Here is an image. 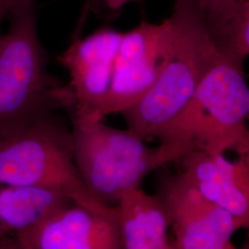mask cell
Listing matches in <instances>:
<instances>
[{"label": "cell", "mask_w": 249, "mask_h": 249, "mask_svg": "<svg viewBox=\"0 0 249 249\" xmlns=\"http://www.w3.org/2000/svg\"><path fill=\"white\" fill-rule=\"evenodd\" d=\"M123 249H172L168 217L158 194L140 187L124 192L116 205Z\"/></svg>", "instance_id": "cell-11"}, {"label": "cell", "mask_w": 249, "mask_h": 249, "mask_svg": "<svg viewBox=\"0 0 249 249\" xmlns=\"http://www.w3.org/2000/svg\"><path fill=\"white\" fill-rule=\"evenodd\" d=\"M17 249H121L117 223L73 202L15 233Z\"/></svg>", "instance_id": "cell-9"}, {"label": "cell", "mask_w": 249, "mask_h": 249, "mask_svg": "<svg viewBox=\"0 0 249 249\" xmlns=\"http://www.w3.org/2000/svg\"><path fill=\"white\" fill-rule=\"evenodd\" d=\"M33 0H0V39L2 36L1 25L6 18H9L21 6Z\"/></svg>", "instance_id": "cell-14"}, {"label": "cell", "mask_w": 249, "mask_h": 249, "mask_svg": "<svg viewBox=\"0 0 249 249\" xmlns=\"http://www.w3.org/2000/svg\"><path fill=\"white\" fill-rule=\"evenodd\" d=\"M230 160L224 154L189 151L178 162L181 172L207 198L249 230V150Z\"/></svg>", "instance_id": "cell-10"}, {"label": "cell", "mask_w": 249, "mask_h": 249, "mask_svg": "<svg viewBox=\"0 0 249 249\" xmlns=\"http://www.w3.org/2000/svg\"><path fill=\"white\" fill-rule=\"evenodd\" d=\"M175 31L171 18L142 21L124 33L116 55L113 80L101 117L122 113L150 89L172 53Z\"/></svg>", "instance_id": "cell-6"}, {"label": "cell", "mask_w": 249, "mask_h": 249, "mask_svg": "<svg viewBox=\"0 0 249 249\" xmlns=\"http://www.w3.org/2000/svg\"><path fill=\"white\" fill-rule=\"evenodd\" d=\"M74 160L91 194L115 207L124 192L140 187L151 172L166 164L159 147L151 148L130 129L102 119L72 120Z\"/></svg>", "instance_id": "cell-5"}, {"label": "cell", "mask_w": 249, "mask_h": 249, "mask_svg": "<svg viewBox=\"0 0 249 249\" xmlns=\"http://www.w3.org/2000/svg\"><path fill=\"white\" fill-rule=\"evenodd\" d=\"M124 33L100 29L84 38L75 37L58 60L69 71L70 86L75 96L73 118L103 119L115 69L116 55Z\"/></svg>", "instance_id": "cell-8"}, {"label": "cell", "mask_w": 249, "mask_h": 249, "mask_svg": "<svg viewBox=\"0 0 249 249\" xmlns=\"http://www.w3.org/2000/svg\"><path fill=\"white\" fill-rule=\"evenodd\" d=\"M169 18L175 40L166 65L142 97L121 113L127 128L145 141L158 139L183 113L205 75L223 56L194 0H176Z\"/></svg>", "instance_id": "cell-2"}, {"label": "cell", "mask_w": 249, "mask_h": 249, "mask_svg": "<svg viewBox=\"0 0 249 249\" xmlns=\"http://www.w3.org/2000/svg\"><path fill=\"white\" fill-rule=\"evenodd\" d=\"M249 87L243 64L223 55L183 113L157 140L169 162L194 150L238 154L249 150Z\"/></svg>", "instance_id": "cell-1"}, {"label": "cell", "mask_w": 249, "mask_h": 249, "mask_svg": "<svg viewBox=\"0 0 249 249\" xmlns=\"http://www.w3.org/2000/svg\"></svg>", "instance_id": "cell-18"}, {"label": "cell", "mask_w": 249, "mask_h": 249, "mask_svg": "<svg viewBox=\"0 0 249 249\" xmlns=\"http://www.w3.org/2000/svg\"><path fill=\"white\" fill-rule=\"evenodd\" d=\"M200 10L218 50L244 65L249 55V0H211Z\"/></svg>", "instance_id": "cell-13"}, {"label": "cell", "mask_w": 249, "mask_h": 249, "mask_svg": "<svg viewBox=\"0 0 249 249\" xmlns=\"http://www.w3.org/2000/svg\"><path fill=\"white\" fill-rule=\"evenodd\" d=\"M157 194L175 234L173 249H234L231 238L242 229L240 224L207 198L184 173L164 178Z\"/></svg>", "instance_id": "cell-7"}, {"label": "cell", "mask_w": 249, "mask_h": 249, "mask_svg": "<svg viewBox=\"0 0 249 249\" xmlns=\"http://www.w3.org/2000/svg\"><path fill=\"white\" fill-rule=\"evenodd\" d=\"M0 249H17L15 238H9L6 232L0 228Z\"/></svg>", "instance_id": "cell-16"}, {"label": "cell", "mask_w": 249, "mask_h": 249, "mask_svg": "<svg viewBox=\"0 0 249 249\" xmlns=\"http://www.w3.org/2000/svg\"><path fill=\"white\" fill-rule=\"evenodd\" d=\"M9 18V29L0 39V139L76 104L71 86L46 71L35 0Z\"/></svg>", "instance_id": "cell-3"}, {"label": "cell", "mask_w": 249, "mask_h": 249, "mask_svg": "<svg viewBox=\"0 0 249 249\" xmlns=\"http://www.w3.org/2000/svg\"><path fill=\"white\" fill-rule=\"evenodd\" d=\"M74 201L59 191L34 186L0 187V228L15 233L37 223Z\"/></svg>", "instance_id": "cell-12"}, {"label": "cell", "mask_w": 249, "mask_h": 249, "mask_svg": "<svg viewBox=\"0 0 249 249\" xmlns=\"http://www.w3.org/2000/svg\"><path fill=\"white\" fill-rule=\"evenodd\" d=\"M194 1H195L196 4H197V6L200 8V7L204 6L206 3H208V2H209V1H211V0H194Z\"/></svg>", "instance_id": "cell-17"}, {"label": "cell", "mask_w": 249, "mask_h": 249, "mask_svg": "<svg viewBox=\"0 0 249 249\" xmlns=\"http://www.w3.org/2000/svg\"><path fill=\"white\" fill-rule=\"evenodd\" d=\"M0 186L53 189L117 223L116 206L102 203L84 183L74 160L72 130L54 114L0 139Z\"/></svg>", "instance_id": "cell-4"}, {"label": "cell", "mask_w": 249, "mask_h": 249, "mask_svg": "<svg viewBox=\"0 0 249 249\" xmlns=\"http://www.w3.org/2000/svg\"><path fill=\"white\" fill-rule=\"evenodd\" d=\"M138 1L140 0H104L106 7L111 11L120 10L122 8H124L125 5Z\"/></svg>", "instance_id": "cell-15"}]
</instances>
